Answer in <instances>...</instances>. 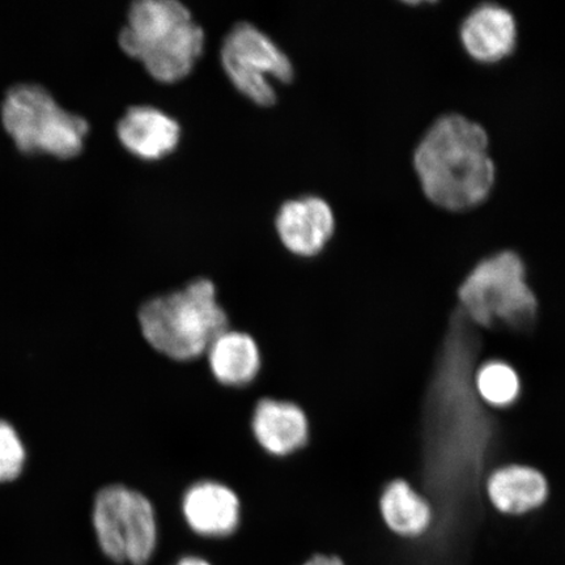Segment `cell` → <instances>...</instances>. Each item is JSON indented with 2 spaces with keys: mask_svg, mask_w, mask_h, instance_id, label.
Instances as JSON below:
<instances>
[{
  "mask_svg": "<svg viewBox=\"0 0 565 565\" xmlns=\"http://www.w3.org/2000/svg\"><path fill=\"white\" fill-rule=\"evenodd\" d=\"M413 161L427 200L451 212L480 206L497 180L489 134L482 125L456 113L428 127Z\"/></svg>",
  "mask_w": 565,
  "mask_h": 565,
  "instance_id": "1",
  "label": "cell"
},
{
  "mask_svg": "<svg viewBox=\"0 0 565 565\" xmlns=\"http://www.w3.org/2000/svg\"><path fill=\"white\" fill-rule=\"evenodd\" d=\"M222 65L239 94L260 106L277 102L273 81L289 83L294 66L273 39L250 23H238L224 39Z\"/></svg>",
  "mask_w": 565,
  "mask_h": 565,
  "instance_id": "7",
  "label": "cell"
},
{
  "mask_svg": "<svg viewBox=\"0 0 565 565\" xmlns=\"http://www.w3.org/2000/svg\"><path fill=\"white\" fill-rule=\"evenodd\" d=\"M118 41L153 79L174 83L192 73L206 35L179 0H138L127 13Z\"/></svg>",
  "mask_w": 565,
  "mask_h": 565,
  "instance_id": "2",
  "label": "cell"
},
{
  "mask_svg": "<svg viewBox=\"0 0 565 565\" xmlns=\"http://www.w3.org/2000/svg\"><path fill=\"white\" fill-rule=\"evenodd\" d=\"M117 136L127 151L139 159L159 160L172 153L181 139V126L154 106L127 109L117 125Z\"/></svg>",
  "mask_w": 565,
  "mask_h": 565,
  "instance_id": "11",
  "label": "cell"
},
{
  "mask_svg": "<svg viewBox=\"0 0 565 565\" xmlns=\"http://www.w3.org/2000/svg\"><path fill=\"white\" fill-rule=\"evenodd\" d=\"M484 491L494 510L521 515L546 503L550 486L546 476L533 466L510 463L490 472Z\"/></svg>",
  "mask_w": 565,
  "mask_h": 565,
  "instance_id": "13",
  "label": "cell"
},
{
  "mask_svg": "<svg viewBox=\"0 0 565 565\" xmlns=\"http://www.w3.org/2000/svg\"><path fill=\"white\" fill-rule=\"evenodd\" d=\"M457 296L461 315L482 328H522L539 313L540 302L529 285L524 259L513 250L480 260L466 275Z\"/></svg>",
  "mask_w": 565,
  "mask_h": 565,
  "instance_id": "4",
  "label": "cell"
},
{
  "mask_svg": "<svg viewBox=\"0 0 565 565\" xmlns=\"http://www.w3.org/2000/svg\"><path fill=\"white\" fill-rule=\"evenodd\" d=\"M459 40L470 58L494 65L514 53L519 41L518 21L504 6L479 4L462 20Z\"/></svg>",
  "mask_w": 565,
  "mask_h": 565,
  "instance_id": "9",
  "label": "cell"
},
{
  "mask_svg": "<svg viewBox=\"0 0 565 565\" xmlns=\"http://www.w3.org/2000/svg\"><path fill=\"white\" fill-rule=\"evenodd\" d=\"M175 565H211L209 562L201 559L198 556H186L182 557V559Z\"/></svg>",
  "mask_w": 565,
  "mask_h": 565,
  "instance_id": "19",
  "label": "cell"
},
{
  "mask_svg": "<svg viewBox=\"0 0 565 565\" xmlns=\"http://www.w3.org/2000/svg\"><path fill=\"white\" fill-rule=\"evenodd\" d=\"M380 512L395 534L422 535L433 522V507L406 479L388 482L380 497Z\"/></svg>",
  "mask_w": 565,
  "mask_h": 565,
  "instance_id": "15",
  "label": "cell"
},
{
  "mask_svg": "<svg viewBox=\"0 0 565 565\" xmlns=\"http://www.w3.org/2000/svg\"><path fill=\"white\" fill-rule=\"evenodd\" d=\"M253 435L267 454L286 457L308 443L309 422L294 402L265 398L254 408Z\"/></svg>",
  "mask_w": 565,
  "mask_h": 565,
  "instance_id": "12",
  "label": "cell"
},
{
  "mask_svg": "<svg viewBox=\"0 0 565 565\" xmlns=\"http://www.w3.org/2000/svg\"><path fill=\"white\" fill-rule=\"evenodd\" d=\"M477 398L487 407L511 408L521 397V377L514 366L504 360H489L472 377Z\"/></svg>",
  "mask_w": 565,
  "mask_h": 565,
  "instance_id": "16",
  "label": "cell"
},
{
  "mask_svg": "<svg viewBox=\"0 0 565 565\" xmlns=\"http://www.w3.org/2000/svg\"><path fill=\"white\" fill-rule=\"evenodd\" d=\"M138 320L141 334L151 348L177 362L202 356L230 324L217 301L214 282L204 278L146 301L139 309Z\"/></svg>",
  "mask_w": 565,
  "mask_h": 565,
  "instance_id": "3",
  "label": "cell"
},
{
  "mask_svg": "<svg viewBox=\"0 0 565 565\" xmlns=\"http://www.w3.org/2000/svg\"><path fill=\"white\" fill-rule=\"evenodd\" d=\"M25 462V448L10 423L0 420V482L20 476Z\"/></svg>",
  "mask_w": 565,
  "mask_h": 565,
  "instance_id": "17",
  "label": "cell"
},
{
  "mask_svg": "<svg viewBox=\"0 0 565 565\" xmlns=\"http://www.w3.org/2000/svg\"><path fill=\"white\" fill-rule=\"evenodd\" d=\"M275 227L289 252L309 258L320 254L333 238L335 216L322 198L307 195L282 203Z\"/></svg>",
  "mask_w": 565,
  "mask_h": 565,
  "instance_id": "8",
  "label": "cell"
},
{
  "mask_svg": "<svg viewBox=\"0 0 565 565\" xmlns=\"http://www.w3.org/2000/svg\"><path fill=\"white\" fill-rule=\"evenodd\" d=\"M182 513L194 533L222 539L236 532L242 521V501L228 486L202 480L183 494Z\"/></svg>",
  "mask_w": 565,
  "mask_h": 565,
  "instance_id": "10",
  "label": "cell"
},
{
  "mask_svg": "<svg viewBox=\"0 0 565 565\" xmlns=\"http://www.w3.org/2000/svg\"><path fill=\"white\" fill-rule=\"evenodd\" d=\"M94 527L98 545L113 562L145 565L158 546V520L151 501L124 484L98 491Z\"/></svg>",
  "mask_w": 565,
  "mask_h": 565,
  "instance_id": "6",
  "label": "cell"
},
{
  "mask_svg": "<svg viewBox=\"0 0 565 565\" xmlns=\"http://www.w3.org/2000/svg\"><path fill=\"white\" fill-rule=\"evenodd\" d=\"M2 122L21 152H44L60 159L77 157L89 125L54 100L38 84L11 88L2 104Z\"/></svg>",
  "mask_w": 565,
  "mask_h": 565,
  "instance_id": "5",
  "label": "cell"
},
{
  "mask_svg": "<svg viewBox=\"0 0 565 565\" xmlns=\"http://www.w3.org/2000/svg\"><path fill=\"white\" fill-rule=\"evenodd\" d=\"M303 565H344L337 556L317 555Z\"/></svg>",
  "mask_w": 565,
  "mask_h": 565,
  "instance_id": "18",
  "label": "cell"
},
{
  "mask_svg": "<svg viewBox=\"0 0 565 565\" xmlns=\"http://www.w3.org/2000/svg\"><path fill=\"white\" fill-rule=\"evenodd\" d=\"M211 373L225 386L249 385L258 376L263 356L256 339L237 330H224L206 351Z\"/></svg>",
  "mask_w": 565,
  "mask_h": 565,
  "instance_id": "14",
  "label": "cell"
}]
</instances>
